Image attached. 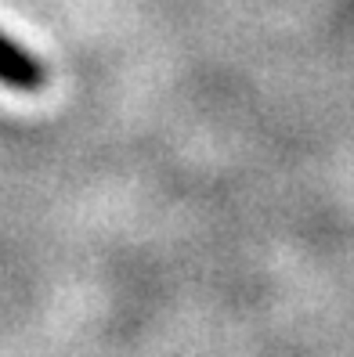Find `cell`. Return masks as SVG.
<instances>
[{
  "label": "cell",
  "mask_w": 354,
  "mask_h": 357,
  "mask_svg": "<svg viewBox=\"0 0 354 357\" xmlns=\"http://www.w3.org/2000/svg\"><path fill=\"white\" fill-rule=\"evenodd\" d=\"M0 83L11 91H40L47 83V69L33 51H26L18 40L0 33Z\"/></svg>",
  "instance_id": "cell-1"
}]
</instances>
